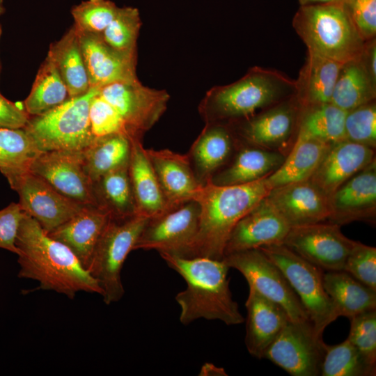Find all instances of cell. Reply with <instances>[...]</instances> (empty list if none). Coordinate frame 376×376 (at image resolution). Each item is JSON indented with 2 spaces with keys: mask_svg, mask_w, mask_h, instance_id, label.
I'll return each mask as SVG.
<instances>
[{
  "mask_svg": "<svg viewBox=\"0 0 376 376\" xmlns=\"http://www.w3.org/2000/svg\"><path fill=\"white\" fill-rule=\"evenodd\" d=\"M15 245L19 278L38 282V289L52 290L74 299L80 292H102L76 255L51 237L31 217L24 213Z\"/></svg>",
  "mask_w": 376,
  "mask_h": 376,
  "instance_id": "6da1fadb",
  "label": "cell"
},
{
  "mask_svg": "<svg viewBox=\"0 0 376 376\" xmlns=\"http://www.w3.org/2000/svg\"><path fill=\"white\" fill-rule=\"evenodd\" d=\"M160 256L186 282V288L175 295L182 324L203 318L220 320L227 325L244 322L237 303L229 288L230 269L223 260L205 257L184 258L166 253Z\"/></svg>",
  "mask_w": 376,
  "mask_h": 376,
  "instance_id": "7a4b0ae2",
  "label": "cell"
},
{
  "mask_svg": "<svg viewBox=\"0 0 376 376\" xmlns=\"http://www.w3.org/2000/svg\"><path fill=\"white\" fill-rule=\"evenodd\" d=\"M271 189L267 177L243 185L219 186L208 182L201 186L192 199L200 206L198 230L184 258L221 260L236 224L265 198Z\"/></svg>",
  "mask_w": 376,
  "mask_h": 376,
  "instance_id": "3957f363",
  "label": "cell"
},
{
  "mask_svg": "<svg viewBox=\"0 0 376 376\" xmlns=\"http://www.w3.org/2000/svg\"><path fill=\"white\" fill-rule=\"evenodd\" d=\"M296 82L284 73L259 66L240 79L207 91L198 104L205 123H233L295 95Z\"/></svg>",
  "mask_w": 376,
  "mask_h": 376,
  "instance_id": "277c9868",
  "label": "cell"
},
{
  "mask_svg": "<svg viewBox=\"0 0 376 376\" xmlns=\"http://www.w3.org/2000/svg\"><path fill=\"white\" fill-rule=\"evenodd\" d=\"M292 26L308 51L343 64L359 57L366 42L343 2L301 6Z\"/></svg>",
  "mask_w": 376,
  "mask_h": 376,
  "instance_id": "5b68a950",
  "label": "cell"
},
{
  "mask_svg": "<svg viewBox=\"0 0 376 376\" xmlns=\"http://www.w3.org/2000/svg\"><path fill=\"white\" fill-rule=\"evenodd\" d=\"M97 91L91 88L49 111L30 116L24 129L40 151H82L93 142L88 113Z\"/></svg>",
  "mask_w": 376,
  "mask_h": 376,
  "instance_id": "8992f818",
  "label": "cell"
},
{
  "mask_svg": "<svg viewBox=\"0 0 376 376\" xmlns=\"http://www.w3.org/2000/svg\"><path fill=\"white\" fill-rule=\"evenodd\" d=\"M148 219L139 214L110 217L99 237L87 270L98 283L107 305L120 301L124 295L123 265Z\"/></svg>",
  "mask_w": 376,
  "mask_h": 376,
  "instance_id": "52a82bcc",
  "label": "cell"
},
{
  "mask_svg": "<svg viewBox=\"0 0 376 376\" xmlns=\"http://www.w3.org/2000/svg\"><path fill=\"white\" fill-rule=\"evenodd\" d=\"M260 249L281 270L300 299L315 335L322 339L325 328L339 316L323 285V270L306 260L283 244Z\"/></svg>",
  "mask_w": 376,
  "mask_h": 376,
  "instance_id": "ba28073f",
  "label": "cell"
},
{
  "mask_svg": "<svg viewBox=\"0 0 376 376\" xmlns=\"http://www.w3.org/2000/svg\"><path fill=\"white\" fill-rule=\"evenodd\" d=\"M222 260L243 275L249 288L281 306L292 323L315 335L308 315L288 281L260 249L230 253Z\"/></svg>",
  "mask_w": 376,
  "mask_h": 376,
  "instance_id": "9c48e42d",
  "label": "cell"
},
{
  "mask_svg": "<svg viewBox=\"0 0 376 376\" xmlns=\"http://www.w3.org/2000/svg\"><path fill=\"white\" fill-rule=\"evenodd\" d=\"M98 93L118 113L130 140H143L166 111L170 98L166 91L144 86L139 79L107 84Z\"/></svg>",
  "mask_w": 376,
  "mask_h": 376,
  "instance_id": "30bf717a",
  "label": "cell"
},
{
  "mask_svg": "<svg viewBox=\"0 0 376 376\" xmlns=\"http://www.w3.org/2000/svg\"><path fill=\"white\" fill-rule=\"evenodd\" d=\"M199 219L200 206L194 200L148 219L133 251L155 250L184 257L197 235Z\"/></svg>",
  "mask_w": 376,
  "mask_h": 376,
  "instance_id": "8fae6325",
  "label": "cell"
},
{
  "mask_svg": "<svg viewBox=\"0 0 376 376\" xmlns=\"http://www.w3.org/2000/svg\"><path fill=\"white\" fill-rule=\"evenodd\" d=\"M340 226L322 221L291 227L283 244L322 270H343L355 241L344 235Z\"/></svg>",
  "mask_w": 376,
  "mask_h": 376,
  "instance_id": "7c38bea8",
  "label": "cell"
},
{
  "mask_svg": "<svg viewBox=\"0 0 376 376\" xmlns=\"http://www.w3.org/2000/svg\"><path fill=\"white\" fill-rule=\"evenodd\" d=\"M10 187L17 192L22 210L47 233L70 219L84 206L63 196L31 171L19 177Z\"/></svg>",
  "mask_w": 376,
  "mask_h": 376,
  "instance_id": "4fadbf2b",
  "label": "cell"
},
{
  "mask_svg": "<svg viewBox=\"0 0 376 376\" xmlns=\"http://www.w3.org/2000/svg\"><path fill=\"white\" fill-rule=\"evenodd\" d=\"M30 171L63 196L84 205H96L93 181L86 171L82 151L41 152L33 162Z\"/></svg>",
  "mask_w": 376,
  "mask_h": 376,
  "instance_id": "5bb4252c",
  "label": "cell"
},
{
  "mask_svg": "<svg viewBox=\"0 0 376 376\" xmlns=\"http://www.w3.org/2000/svg\"><path fill=\"white\" fill-rule=\"evenodd\" d=\"M325 343L290 321L265 352L263 358L293 376H318Z\"/></svg>",
  "mask_w": 376,
  "mask_h": 376,
  "instance_id": "9a60e30c",
  "label": "cell"
},
{
  "mask_svg": "<svg viewBox=\"0 0 376 376\" xmlns=\"http://www.w3.org/2000/svg\"><path fill=\"white\" fill-rule=\"evenodd\" d=\"M300 107L295 95L246 119L230 123L246 143L272 148L285 143L297 125Z\"/></svg>",
  "mask_w": 376,
  "mask_h": 376,
  "instance_id": "2e32d148",
  "label": "cell"
},
{
  "mask_svg": "<svg viewBox=\"0 0 376 376\" xmlns=\"http://www.w3.org/2000/svg\"><path fill=\"white\" fill-rule=\"evenodd\" d=\"M290 227L328 220L329 196L310 180L270 189L266 196Z\"/></svg>",
  "mask_w": 376,
  "mask_h": 376,
  "instance_id": "e0dca14e",
  "label": "cell"
},
{
  "mask_svg": "<svg viewBox=\"0 0 376 376\" xmlns=\"http://www.w3.org/2000/svg\"><path fill=\"white\" fill-rule=\"evenodd\" d=\"M290 228L265 197L236 224L227 240L224 256L264 246L283 244Z\"/></svg>",
  "mask_w": 376,
  "mask_h": 376,
  "instance_id": "ac0fdd59",
  "label": "cell"
},
{
  "mask_svg": "<svg viewBox=\"0 0 376 376\" xmlns=\"http://www.w3.org/2000/svg\"><path fill=\"white\" fill-rule=\"evenodd\" d=\"M328 220L339 226L354 221H370L376 212V162L347 180L329 197Z\"/></svg>",
  "mask_w": 376,
  "mask_h": 376,
  "instance_id": "d6986e66",
  "label": "cell"
},
{
  "mask_svg": "<svg viewBox=\"0 0 376 376\" xmlns=\"http://www.w3.org/2000/svg\"><path fill=\"white\" fill-rule=\"evenodd\" d=\"M77 33L90 88H101L114 82L138 79V54H125L113 49L104 41L101 34Z\"/></svg>",
  "mask_w": 376,
  "mask_h": 376,
  "instance_id": "ffe728a7",
  "label": "cell"
},
{
  "mask_svg": "<svg viewBox=\"0 0 376 376\" xmlns=\"http://www.w3.org/2000/svg\"><path fill=\"white\" fill-rule=\"evenodd\" d=\"M238 138L230 124L205 123L187 156L201 186L225 166L232 157Z\"/></svg>",
  "mask_w": 376,
  "mask_h": 376,
  "instance_id": "44dd1931",
  "label": "cell"
},
{
  "mask_svg": "<svg viewBox=\"0 0 376 376\" xmlns=\"http://www.w3.org/2000/svg\"><path fill=\"white\" fill-rule=\"evenodd\" d=\"M369 146L345 139L331 144L309 179L329 197L374 159Z\"/></svg>",
  "mask_w": 376,
  "mask_h": 376,
  "instance_id": "7402d4cb",
  "label": "cell"
},
{
  "mask_svg": "<svg viewBox=\"0 0 376 376\" xmlns=\"http://www.w3.org/2000/svg\"><path fill=\"white\" fill-rule=\"evenodd\" d=\"M146 152L170 208L192 200L201 185L187 155L169 149H146Z\"/></svg>",
  "mask_w": 376,
  "mask_h": 376,
  "instance_id": "603a6c76",
  "label": "cell"
},
{
  "mask_svg": "<svg viewBox=\"0 0 376 376\" xmlns=\"http://www.w3.org/2000/svg\"><path fill=\"white\" fill-rule=\"evenodd\" d=\"M245 306V345L251 355L262 359L267 348L290 320L281 306L251 288Z\"/></svg>",
  "mask_w": 376,
  "mask_h": 376,
  "instance_id": "cb8c5ba5",
  "label": "cell"
},
{
  "mask_svg": "<svg viewBox=\"0 0 376 376\" xmlns=\"http://www.w3.org/2000/svg\"><path fill=\"white\" fill-rule=\"evenodd\" d=\"M109 218L110 215L104 209L86 205L47 234L67 246L87 269L95 245Z\"/></svg>",
  "mask_w": 376,
  "mask_h": 376,
  "instance_id": "d4e9b609",
  "label": "cell"
},
{
  "mask_svg": "<svg viewBox=\"0 0 376 376\" xmlns=\"http://www.w3.org/2000/svg\"><path fill=\"white\" fill-rule=\"evenodd\" d=\"M142 141L131 139L128 170L136 212L151 219L171 209L164 195Z\"/></svg>",
  "mask_w": 376,
  "mask_h": 376,
  "instance_id": "484cf974",
  "label": "cell"
},
{
  "mask_svg": "<svg viewBox=\"0 0 376 376\" xmlns=\"http://www.w3.org/2000/svg\"><path fill=\"white\" fill-rule=\"evenodd\" d=\"M285 158L277 152L247 143L240 147L233 159L217 171L209 182L219 186L253 182L272 174Z\"/></svg>",
  "mask_w": 376,
  "mask_h": 376,
  "instance_id": "4316f807",
  "label": "cell"
},
{
  "mask_svg": "<svg viewBox=\"0 0 376 376\" xmlns=\"http://www.w3.org/2000/svg\"><path fill=\"white\" fill-rule=\"evenodd\" d=\"M342 65L307 50L305 63L295 80V97L299 107L331 102Z\"/></svg>",
  "mask_w": 376,
  "mask_h": 376,
  "instance_id": "83f0119b",
  "label": "cell"
},
{
  "mask_svg": "<svg viewBox=\"0 0 376 376\" xmlns=\"http://www.w3.org/2000/svg\"><path fill=\"white\" fill-rule=\"evenodd\" d=\"M323 285L338 316L350 319L365 311L376 309V291L343 270L324 273Z\"/></svg>",
  "mask_w": 376,
  "mask_h": 376,
  "instance_id": "f1b7e54d",
  "label": "cell"
},
{
  "mask_svg": "<svg viewBox=\"0 0 376 376\" xmlns=\"http://www.w3.org/2000/svg\"><path fill=\"white\" fill-rule=\"evenodd\" d=\"M47 56L54 63L70 97L83 95L91 88L79 36L72 26L50 45Z\"/></svg>",
  "mask_w": 376,
  "mask_h": 376,
  "instance_id": "f546056e",
  "label": "cell"
},
{
  "mask_svg": "<svg viewBox=\"0 0 376 376\" xmlns=\"http://www.w3.org/2000/svg\"><path fill=\"white\" fill-rule=\"evenodd\" d=\"M347 111L331 102L300 107L298 139H313L328 144L346 139Z\"/></svg>",
  "mask_w": 376,
  "mask_h": 376,
  "instance_id": "4dcf8cb0",
  "label": "cell"
},
{
  "mask_svg": "<svg viewBox=\"0 0 376 376\" xmlns=\"http://www.w3.org/2000/svg\"><path fill=\"white\" fill-rule=\"evenodd\" d=\"M376 81L360 56L343 64L333 91L331 103L345 111L375 101Z\"/></svg>",
  "mask_w": 376,
  "mask_h": 376,
  "instance_id": "1f68e13d",
  "label": "cell"
},
{
  "mask_svg": "<svg viewBox=\"0 0 376 376\" xmlns=\"http://www.w3.org/2000/svg\"><path fill=\"white\" fill-rule=\"evenodd\" d=\"M331 144L313 139H297L293 148L281 165L267 177L272 189L309 180Z\"/></svg>",
  "mask_w": 376,
  "mask_h": 376,
  "instance_id": "d6a6232c",
  "label": "cell"
},
{
  "mask_svg": "<svg viewBox=\"0 0 376 376\" xmlns=\"http://www.w3.org/2000/svg\"><path fill=\"white\" fill-rule=\"evenodd\" d=\"M128 166L112 171L93 182L96 205L106 210L110 217L137 214Z\"/></svg>",
  "mask_w": 376,
  "mask_h": 376,
  "instance_id": "836d02e7",
  "label": "cell"
},
{
  "mask_svg": "<svg viewBox=\"0 0 376 376\" xmlns=\"http://www.w3.org/2000/svg\"><path fill=\"white\" fill-rule=\"evenodd\" d=\"M131 140L120 134L95 138L82 155L86 171L93 182L119 168L128 166Z\"/></svg>",
  "mask_w": 376,
  "mask_h": 376,
  "instance_id": "e575fe53",
  "label": "cell"
},
{
  "mask_svg": "<svg viewBox=\"0 0 376 376\" xmlns=\"http://www.w3.org/2000/svg\"><path fill=\"white\" fill-rule=\"evenodd\" d=\"M40 152L24 128L0 127V171L10 187Z\"/></svg>",
  "mask_w": 376,
  "mask_h": 376,
  "instance_id": "d590c367",
  "label": "cell"
},
{
  "mask_svg": "<svg viewBox=\"0 0 376 376\" xmlns=\"http://www.w3.org/2000/svg\"><path fill=\"white\" fill-rule=\"evenodd\" d=\"M70 98L68 91L54 63L47 55L36 74L31 89L23 102L30 116H38Z\"/></svg>",
  "mask_w": 376,
  "mask_h": 376,
  "instance_id": "8d00e7d4",
  "label": "cell"
},
{
  "mask_svg": "<svg viewBox=\"0 0 376 376\" xmlns=\"http://www.w3.org/2000/svg\"><path fill=\"white\" fill-rule=\"evenodd\" d=\"M376 366L370 364L347 338L334 345H325L322 376H373Z\"/></svg>",
  "mask_w": 376,
  "mask_h": 376,
  "instance_id": "74e56055",
  "label": "cell"
},
{
  "mask_svg": "<svg viewBox=\"0 0 376 376\" xmlns=\"http://www.w3.org/2000/svg\"><path fill=\"white\" fill-rule=\"evenodd\" d=\"M141 26V19L138 8L118 7L114 18L101 36L108 45L118 52L138 54L137 40Z\"/></svg>",
  "mask_w": 376,
  "mask_h": 376,
  "instance_id": "f35d334b",
  "label": "cell"
},
{
  "mask_svg": "<svg viewBox=\"0 0 376 376\" xmlns=\"http://www.w3.org/2000/svg\"><path fill=\"white\" fill-rule=\"evenodd\" d=\"M118 6L111 0H85L71 10L72 26L78 33L102 34L114 18Z\"/></svg>",
  "mask_w": 376,
  "mask_h": 376,
  "instance_id": "ab89813d",
  "label": "cell"
},
{
  "mask_svg": "<svg viewBox=\"0 0 376 376\" xmlns=\"http://www.w3.org/2000/svg\"><path fill=\"white\" fill-rule=\"evenodd\" d=\"M346 139L374 148L376 145V104L373 101L347 112Z\"/></svg>",
  "mask_w": 376,
  "mask_h": 376,
  "instance_id": "60d3db41",
  "label": "cell"
},
{
  "mask_svg": "<svg viewBox=\"0 0 376 376\" xmlns=\"http://www.w3.org/2000/svg\"><path fill=\"white\" fill-rule=\"evenodd\" d=\"M350 320L347 339L370 364L376 366V309L365 311Z\"/></svg>",
  "mask_w": 376,
  "mask_h": 376,
  "instance_id": "b9f144b4",
  "label": "cell"
},
{
  "mask_svg": "<svg viewBox=\"0 0 376 376\" xmlns=\"http://www.w3.org/2000/svg\"><path fill=\"white\" fill-rule=\"evenodd\" d=\"M343 271L376 291V249L355 241L344 264Z\"/></svg>",
  "mask_w": 376,
  "mask_h": 376,
  "instance_id": "7bdbcfd3",
  "label": "cell"
},
{
  "mask_svg": "<svg viewBox=\"0 0 376 376\" xmlns=\"http://www.w3.org/2000/svg\"><path fill=\"white\" fill-rule=\"evenodd\" d=\"M88 116L91 130L95 138L113 134L127 136L120 117L98 91L91 101Z\"/></svg>",
  "mask_w": 376,
  "mask_h": 376,
  "instance_id": "ee69618b",
  "label": "cell"
},
{
  "mask_svg": "<svg viewBox=\"0 0 376 376\" xmlns=\"http://www.w3.org/2000/svg\"><path fill=\"white\" fill-rule=\"evenodd\" d=\"M347 6L351 18L364 40L375 38L376 0H353Z\"/></svg>",
  "mask_w": 376,
  "mask_h": 376,
  "instance_id": "f6af8a7d",
  "label": "cell"
},
{
  "mask_svg": "<svg viewBox=\"0 0 376 376\" xmlns=\"http://www.w3.org/2000/svg\"><path fill=\"white\" fill-rule=\"evenodd\" d=\"M24 213L18 203H12L0 210V248L17 255L15 241Z\"/></svg>",
  "mask_w": 376,
  "mask_h": 376,
  "instance_id": "bcb514c9",
  "label": "cell"
},
{
  "mask_svg": "<svg viewBox=\"0 0 376 376\" xmlns=\"http://www.w3.org/2000/svg\"><path fill=\"white\" fill-rule=\"evenodd\" d=\"M29 118L24 107H19L0 93V127L24 128Z\"/></svg>",
  "mask_w": 376,
  "mask_h": 376,
  "instance_id": "7dc6e473",
  "label": "cell"
},
{
  "mask_svg": "<svg viewBox=\"0 0 376 376\" xmlns=\"http://www.w3.org/2000/svg\"><path fill=\"white\" fill-rule=\"evenodd\" d=\"M200 375H216V376H226L227 375L224 369L222 368H218L212 363H206L203 365L200 372Z\"/></svg>",
  "mask_w": 376,
  "mask_h": 376,
  "instance_id": "c3c4849f",
  "label": "cell"
},
{
  "mask_svg": "<svg viewBox=\"0 0 376 376\" xmlns=\"http://www.w3.org/2000/svg\"><path fill=\"white\" fill-rule=\"evenodd\" d=\"M301 6L329 2H342L341 0H299Z\"/></svg>",
  "mask_w": 376,
  "mask_h": 376,
  "instance_id": "681fc988",
  "label": "cell"
},
{
  "mask_svg": "<svg viewBox=\"0 0 376 376\" xmlns=\"http://www.w3.org/2000/svg\"><path fill=\"white\" fill-rule=\"evenodd\" d=\"M5 7L3 0H0V17L4 13Z\"/></svg>",
  "mask_w": 376,
  "mask_h": 376,
  "instance_id": "f907efd6",
  "label": "cell"
},
{
  "mask_svg": "<svg viewBox=\"0 0 376 376\" xmlns=\"http://www.w3.org/2000/svg\"><path fill=\"white\" fill-rule=\"evenodd\" d=\"M2 26L0 24V41H1V36H2ZM1 69H2V66H1V58H0V74H1Z\"/></svg>",
  "mask_w": 376,
  "mask_h": 376,
  "instance_id": "816d5d0a",
  "label": "cell"
},
{
  "mask_svg": "<svg viewBox=\"0 0 376 376\" xmlns=\"http://www.w3.org/2000/svg\"><path fill=\"white\" fill-rule=\"evenodd\" d=\"M343 3L346 4L347 6H349L353 0H341Z\"/></svg>",
  "mask_w": 376,
  "mask_h": 376,
  "instance_id": "f5cc1de1",
  "label": "cell"
}]
</instances>
